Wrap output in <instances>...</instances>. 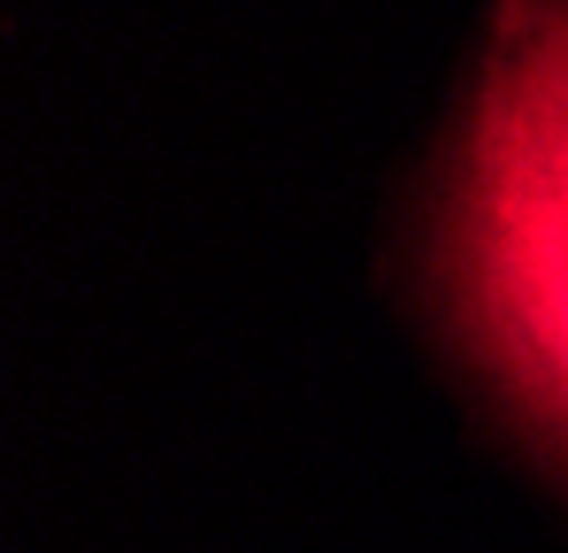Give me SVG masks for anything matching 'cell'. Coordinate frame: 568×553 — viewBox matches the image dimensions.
<instances>
[{
  "label": "cell",
  "instance_id": "cell-1",
  "mask_svg": "<svg viewBox=\"0 0 568 553\" xmlns=\"http://www.w3.org/2000/svg\"><path fill=\"white\" fill-rule=\"evenodd\" d=\"M438 300L499 400L568 454V154L469 100L438 200Z\"/></svg>",
  "mask_w": 568,
  "mask_h": 553
},
{
  "label": "cell",
  "instance_id": "cell-2",
  "mask_svg": "<svg viewBox=\"0 0 568 553\" xmlns=\"http://www.w3.org/2000/svg\"><path fill=\"white\" fill-rule=\"evenodd\" d=\"M469 108H491L568 154V0H491Z\"/></svg>",
  "mask_w": 568,
  "mask_h": 553
}]
</instances>
